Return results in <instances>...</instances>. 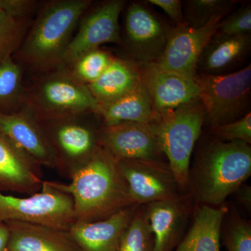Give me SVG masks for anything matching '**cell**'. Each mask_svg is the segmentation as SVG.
Returning a JSON list of instances; mask_svg holds the SVG:
<instances>
[{"label": "cell", "instance_id": "6da1fadb", "mask_svg": "<svg viewBox=\"0 0 251 251\" xmlns=\"http://www.w3.org/2000/svg\"><path fill=\"white\" fill-rule=\"evenodd\" d=\"M92 0L41 3L13 58L34 77L64 67V57Z\"/></svg>", "mask_w": 251, "mask_h": 251}, {"label": "cell", "instance_id": "7a4b0ae2", "mask_svg": "<svg viewBox=\"0 0 251 251\" xmlns=\"http://www.w3.org/2000/svg\"><path fill=\"white\" fill-rule=\"evenodd\" d=\"M251 175V145L212 136L198 149L190 166L188 194L195 204L221 206Z\"/></svg>", "mask_w": 251, "mask_h": 251}, {"label": "cell", "instance_id": "3957f363", "mask_svg": "<svg viewBox=\"0 0 251 251\" xmlns=\"http://www.w3.org/2000/svg\"><path fill=\"white\" fill-rule=\"evenodd\" d=\"M70 180L69 184L49 182L72 197L75 222L99 221L135 204L118 161L102 147Z\"/></svg>", "mask_w": 251, "mask_h": 251}, {"label": "cell", "instance_id": "277c9868", "mask_svg": "<svg viewBox=\"0 0 251 251\" xmlns=\"http://www.w3.org/2000/svg\"><path fill=\"white\" fill-rule=\"evenodd\" d=\"M99 103L84 85L62 67L34 77L25 87L24 107L38 122L94 114Z\"/></svg>", "mask_w": 251, "mask_h": 251}, {"label": "cell", "instance_id": "5b68a950", "mask_svg": "<svg viewBox=\"0 0 251 251\" xmlns=\"http://www.w3.org/2000/svg\"><path fill=\"white\" fill-rule=\"evenodd\" d=\"M204 124L205 112L199 99L171 111L157 114L150 124L182 194H188L193 150Z\"/></svg>", "mask_w": 251, "mask_h": 251}, {"label": "cell", "instance_id": "8992f818", "mask_svg": "<svg viewBox=\"0 0 251 251\" xmlns=\"http://www.w3.org/2000/svg\"><path fill=\"white\" fill-rule=\"evenodd\" d=\"M94 114L39 122L55 161V169L71 179L99 148L101 125L91 121Z\"/></svg>", "mask_w": 251, "mask_h": 251}, {"label": "cell", "instance_id": "52a82bcc", "mask_svg": "<svg viewBox=\"0 0 251 251\" xmlns=\"http://www.w3.org/2000/svg\"><path fill=\"white\" fill-rule=\"evenodd\" d=\"M195 82L210 128L236 121L251 112V64L223 75L197 74Z\"/></svg>", "mask_w": 251, "mask_h": 251}, {"label": "cell", "instance_id": "ba28073f", "mask_svg": "<svg viewBox=\"0 0 251 251\" xmlns=\"http://www.w3.org/2000/svg\"><path fill=\"white\" fill-rule=\"evenodd\" d=\"M30 223L69 231L75 222L69 195L43 181L39 192L27 198L0 191V223Z\"/></svg>", "mask_w": 251, "mask_h": 251}, {"label": "cell", "instance_id": "9c48e42d", "mask_svg": "<svg viewBox=\"0 0 251 251\" xmlns=\"http://www.w3.org/2000/svg\"><path fill=\"white\" fill-rule=\"evenodd\" d=\"M125 4V0H110L87 10L64 54V65L105 44L123 46L119 18Z\"/></svg>", "mask_w": 251, "mask_h": 251}, {"label": "cell", "instance_id": "30bf717a", "mask_svg": "<svg viewBox=\"0 0 251 251\" xmlns=\"http://www.w3.org/2000/svg\"><path fill=\"white\" fill-rule=\"evenodd\" d=\"M224 18H211L200 28H193L186 23L172 28L165 49L155 64L195 81L197 76L196 68L203 49L214 36Z\"/></svg>", "mask_w": 251, "mask_h": 251}, {"label": "cell", "instance_id": "8fae6325", "mask_svg": "<svg viewBox=\"0 0 251 251\" xmlns=\"http://www.w3.org/2000/svg\"><path fill=\"white\" fill-rule=\"evenodd\" d=\"M125 28L123 46L130 60L140 65L159 58L173 27L166 25L145 4L133 2L127 7Z\"/></svg>", "mask_w": 251, "mask_h": 251}, {"label": "cell", "instance_id": "7c38bea8", "mask_svg": "<svg viewBox=\"0 0 251 251\" xmlns=\"http://www.w3.org/2000/svg\"><path fill=\"white\" fill-rule=\"evenodd\" d=\"M133 202L138 205L173 199L182 194L166 161L117 160Z\"/></svg>", "mask_w": 251, "mask_h": 251}, {"label": "cell", "instance_id": "4fadbf2b", "mask_svg": "<svg viewBox=\"0 0 251 251\" xmlns=\"http://www.w3.org/2000/svg\"><path fill=\"white\" fill-rule=\"evenodd\" d=\"M99 145L117 160L167 162L150 124L125 122L101 126Z\"/></svg>", "mask_w": 251, "mask_h": 251}, {"label": "cell", "instance_id": "5bb4252c", "mask_svg": "<svg viewBox=\"0 0 251 251\" xmlns=\"http://www.w3.org/2000/svg\"><path fill=\"white\" fill-rule=\"evenodd\" d=\"M195 204L189 194H181L145 205L154 241L153 251H175L187 230Z\"/></svg>", "mask_w": 251, "mask_h": 251}, {"label": "cell", "instance_id": "9a60e30c", "mask_svg": "<svg viewBox=\"0 0 251 251\" xmlns=\"http://www.w3.org/2000/svg\"><path fill=\"white\" fill-rule=\"evenodd\" d=\"M154 111L163 113L198 99L194 80L158 67L154 62L138 65Z\"/></svg>", "mask_w": 251, "mask_h": 251}, {"label": "cell", "instance_id": "2e32d148", "mask_svg": "<svg viewBox=\"0 0 251 251\" xmlns=\"http://www.w3.org/2000/svg\"><path fill=\"white\" fill-rule=\"evenodd\" d=\"M41 167L0 132V191L31 196L39 192Z\"/></svg>", "mask_w": 251, "mask_h": 251}, {"label": "cell", "instance_id": "e0dca14e", "mask_svg": "<svg viewBox=\"0 0 251 251\" xmlns=\"http://www.w3.org/2000/svg\"><path fill=\"white\" fill-rule=\"evenodd\" d=\"M0 132L39 166L55 169V161L39 122L23 108L0 113Z\"/></svg>", "mask_w": 251, "mask_h": 251}, {"label": "cell", "instance_id": "ac0fdd59", "mask_svg": "<svg viewBox=\"0 0 251 251\" xmlns=\"http://www.w3.org/2000/svg\"><path fill=\"white\" fill-rule=\"evenodd\" d=\"M138 206H128L99 221L75 222L69 232L82 251H117L120 237Z\"/></svg>", "mask_w": 251, "mask_h": 251}, {"label": "cell", "instance_id": "d6986e66", "mask_svg": "<svg viewBox=\"0 0 251 251\" xmlns=\"http://www.w3.org/2000/svg\"><path fill=\"white\" fill-rule=\"evenodd\" d=\"M227 206L195 204L191 222L174 251H221V230Z\"/></svg>", "mask_w": 251, "mask_h": 251}, {"label": "cell", "instance_id": "ffe728a7", "mask_svg": "<svg viewBox=\"0 0 251 251\" xmlns=\"http://www.w3.org/2000/svg\"><path fill=\"white\" fill-rule=\"evenodd\" d=\"M9 251H82L69 231L30 223L7 222Z\"/></svg>", "mask_w": 251, "mask_h": 251}, {"label": "cell", "instance_id": "44dd1931", "mask_svg": "<svg viewBox=\"0 0 251 251\" xmlns=\"http://www.w3.org/2000/svg\"><path fill=\"white\" fill-rule=\"evenodd\" d=\"M102 126L125 123L151 124L156 117L152 102L143 81L120 98L99 104L95 113Z\"/></svg>", "mask_w": 251, "mask_h": 251}, {"label": "cell", "instance_id": "7402d4cb", "mask_svg": "<svg viewBox=\"0 0 251 251\" xmlns=\"http://www.w3.org/2000/svg\"><path fill=\"white\" fill-rule=\"evenodd\" d=\"M251 34L217 38L213 36L203 49L198 60L197 74H229L250 52Z\"/></svg>", "mask_w": 251, "mask_h": 251}, {"label": "cell", "instance_id": "603a6c76", "mask_svg": "<svg viewBox=\"0 0 251 251\" xmlns=\"http://www.w3.org/2000/svg\"><path fill=\"white\" fill-rule=\"evenodd\" d=\"M141 82L138 64L114 57L106 70L88 87L99 104H102L120 98Z\"/></svg>", "mask_w": 251, "mask_h": 251}, {"label": "cell", "instance_id": "cb8c5ba5", "mask_svg": "<svg viewBox=\"0 0 251 251\" xmlns=\"http://www.w3.org/2000/svg\"><path fill=\"white\" fill-rule=\"evenodd\" d=\"M24 72L12 57L0 64V113H14L24 107Z\"/></svg>", "mask_w": 251, "mask_h": 251}, {"label": "cell", "instance_id": "d4e9b609", "mask_svg": "<svg viewBox=\"0 0 251 251\" xmlns=\"http://www.w3.org/2000/svg\"><path fill=\"white\" fill-rule=\"evenodd\" d=\"M153 245L146 206L139 205L120 237L117 251H153Z\"/></svg>", "mask_w": 251, "mask_h": 251}, {"label": "cell", "instance_id": "484cf974", "mask_svg": "<svg viewBox=\"0 0 251 251\" xmlns=\"http://www.w3.org/2000/svg\"><path fill=\"white\" fill-rule=\"evenodd\" d=\"M113 58L114 56L108 51L95 49L82 54L64 67L74 78L88 86L103 74Z\"/></svg>", "mask_w": 251, "mask_h": 251}, {"label": "cell", "instance_id": "4316f807", "mask_svg": "<svg viewBox=\"0 0 251 251\" xmlns=\"http://www.w3.org/2000/svg\"><path fill=\"white\" fill-rule=\"evenodd\" d=\"M237 4L235 0H188L184 3V21L193 28L202 27L211 18L227 16Z\"/></svg>", "mask_w": 251, "mask_h": 251}, {"label": "cell", "instance_id": "83f0119b", "mask_svg": "<svg viewBox=\"0 0 251 251\" xmlns=\"http://www.w3.org/2000/svg\"><path fill=\"white\" fill-rule=\"evenodd\" d=\"M33 19L14 17L0 9V64L17 51Z\"/></svg>", "mask_w": 251, "mask_h": 251}, {"label": "cell", "instance_id": "f1b7e54d", "mask_svg": "<svg viewBox=\"0 0 251 251\" xmlns=\"http://www.w3.org/2000/svg\"><path fill=\"white\" fill-rule=\"evenodd\" d=\"M224 221L223 240L227 251H251V224L239 214L226 215Z\"/></svg>", "mask_w": 251, "mask_h": 251}, {"label": "cell", "instance_id": "f546056e", "mask_svg": "<svg viewBox=\"0 0 251 251\" xmlns=\"http://www.w3.org/2000/svg\"><path fill=\"white\" fill-rule=\"evenodd\" d=\"M251 34V4H242L221 21L214 37H234Z\"/></svg>", "mask_w": 251, "mask_h": 251}, {"label": "cell", "instance_id": "4dcf8cb0", "mask_svg": "<svg viewBox=\"0 0 251 251\" xmlns=\"http://www.w3.org/2000/svg\"><path fill=\"white\" fill-rule=\"evenodd\" d=\"M210 133L221 141H242L251 145V112L236 121L210 128Z\"/></svg>", "mask_w": 251, "mask_h": 251}, {"label": "cell", "instance_id": "1f68e13d", "mask_svg": "<svg viewBox=\"0 0 251 251\" xmlns=\"http://www.w3.org/2000/svg\"><path fill=\"white\" fill-rule=\"evenodd\" d=\"M41 3L34 0H0V9L19 18H34Z\"/></svg>", "mask_w": 251, "mask_h": 251}, {"label": "cell", "instance_id": "d6a6232c", "mask_svg": "<svg viewBox=\"0 0 251 251\" xmlns=\"http://www.w3.org/2000/svg\"><path fill=\"white\" fill-rule=\"evenodd\" d=\"M145 2L163 10L172 21L176 23V25L186 23L183 12L182 3L180 0H148Z\"/></svg>", "mask_w": 251, "mask_h": 251}, {"label": "cell", "instance_id": "836d02e7", "mask_svg": "<svg viewBox=\"0 0 251 251\" xmlns=\"http://www.w3.org/2000/svg\"><path fill=\"white\" fill-rule=\"evenodd\" d=\"M235 193L237 196L238 202L240 203L243 207L247 209V211H251V188L248 185L242 184Z\"/></svg>", "mask_w": 251, "mask_h": 251}, {"label": "cell", "instance_id": "e575fe53", "mask_svg": "<svg viewBox=\"0 0 251 251\" xmlns=\"http://www.w3.org/2000/svg\"><path fill=\"white\" fill-rule=\"evenodd\" d=\"M9 229L7 225L0 223V251H9Z\"/></svg>", "mask_w": 251, "mask_h": 251}]
</instances>
